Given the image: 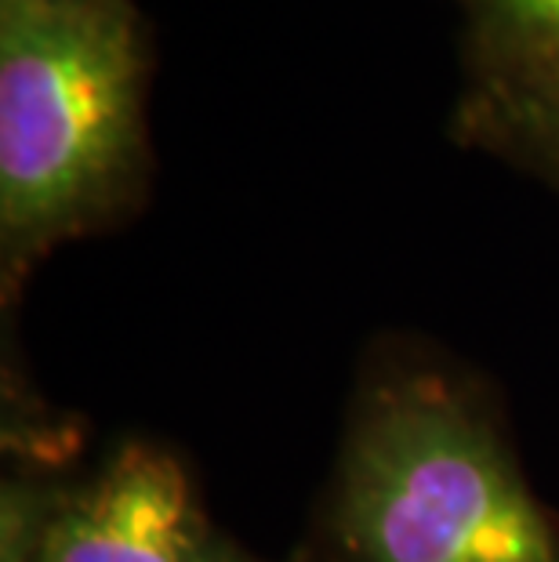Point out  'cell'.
<instances>
[{"mask_svg":"<svg viewBox=\"0 0 559 562\" xmlns=\"http://www.w3.org/2000/svg\"><path fill=\"white\" fill-rule=\"evenodd\" d=\"M494 22L523 58V74L559 66V0H494Z\"/></svg>","mask_w":559,"mask_h":562,"instance_id":"4","label":"cell"},{"mask_svg":"<svg viewBox=\"0 0 559 562\" xmlns=\"http://www.w3.org/2000/svg\"><path fill=\"white\" fill-rule=\"evenodd\" d=\"M215 530L189 472L153 442H124L99 472L41 494L30 562H197Z\"/></svg>","mask_w":559,"mask_h":562,"instance_id":"3","label":"cell"},{"mask_svg":"<svg viewBox=\"0 0 559 562\" xmlns=\"http://www.w3.org/2000/svg\"><path fill=\"white\" fill-rule=\"evenodd\" d=\"M197 562H261V559H255V555H247L244 548H236L233 541H225V537H211L208 541V548L200 552V559Z\"/></svg>","mask_w":559,"mask_h":562,"instance_id":"7","label":"cell"},{"mask_svg":"<svg viewBox=\"0 0 559 562\" xmlns=\"http://www.w3.org/2000/svg\"><path fill=\"white\" fill-rule=\"evenodd\" d=\"M331 516L349 562H559V530L494 422L436 374L364 400Z\"/></svg>","mask_w":559,"mask_h":562,"instance_id":"2","label":"cell"},{"mask_svg":"<svg viewBox=\"0 0 559 562\" xmlns=\"http://www.w3.org/2000/svg\"><path fill=\"white\" fill-rule=\"evenodd\" d=\"M142 164L146 41L131 0H0L4 283L113 218Z\"/></svg>","mask_w":559,"mask_h":562,"instance_id":"1","label":"cell"},{"mask_svg":"<svg viewBox=\"0 0 559 562\" xmlns=\"http://www.w3.org/2000/svg\"><path fill=\"white\" fill-rule=\"evenodd\" d=\"M505 99H513V124L519 135L559 167V66L523 74Z\"/></svg>","mask_w":559,"mask_h":562,"instance_id":"5","label":"cell"},{"mask_svg":"<svg viewBox=\"0 0 559 562\" xmlns=\"http://www.w3.org/2000/svg\"><path fill=\"white\" fill-rule=\"evenodd\" d=\"M37 497L26 486H4V526H0V562H30V526Z\"/></svg>","mask_w":559,"mask_h":562,"instance_id":"6","label":"cell"}]
</instances>
